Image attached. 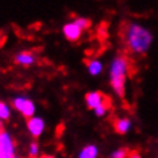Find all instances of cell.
Here are the masks:
<instances>
[{"label": "cell", "instance_id": "6da1fadb", "mask_svg": "<svg viewBox=\"0 0 158 158\" xmlns=\"http://www.w3.org/2000/svg\"><path fill=\"white\" fill-rule=\"evenodd\" d=\"M123 38L127 48L135 54L146 52L152 43V35L149 31L138 24H134V23H129L126 26Z\"/></svg>", "mask_w": 158, "mask_h": 158}, {"label": "cell", "instance_id": "7a4b0ae2", "mask_svg": "<svg viewBox=\"0 0 158 158\" xmlns=\"http://www.w3.org/2000/svg\"><path fill=\"white\" fill-rule=\"evenodd\" d=\"M129 69V62L125 56H117L113 60L111 69H110V78H111V86L119 97L125 95V81L126 74Z\"/></svg>", "mask_w": 158, "mask_h": 158}, {"label": "cell", "instance_id": "3957f363", "mask_svg": "<svg viewBox=\"0 0 158 158\" xmlns=\"http://www.w3.org/2000/svg\"><path fill=\"white\" fill-rule=\"evenodd\" d=\"M14 106H15V109L19 110V111H20L24 117L28 118V119L34 115L35 106H34L32 102H31L30 99H27V98H23V97L15 98L14 99Z\"/></svg>", "mask_w": 158, "mask_h": 158}, {"label": "cell", "instance_id": "277c9868", "mask_svg": "<svg viewBox=\"0 0 158 158\" xmlns=\"http://www.w3.org/2000/svg\"><path fill=\"white\" fill-rule=\"evenodd\" d=\"M63 32H64L66 38L69 39V40H77V39L81 36L82 28L75 22H73V23H67V24L63 27Z\"/></svg>", "mask_w": 158, "mask_h": 158}, {"label": "cell", "instance_id": "5b68a950", "mask_svg": "<svg viewBox=\"0 0 158 158\" xmlns=\"http://www.w3.org/2000/svg\"><path fill=\"white\" fill-rule=\"evenodd\" d=\"M107 99L106 97H103L99 91H93V93H89L86 95V102H87V106L95 110L98 106H101L103 102Z\"/></svg>", "mask_w": 158, "mask_h": 158}, {"label": "cell", "instance_id": "8992f818", "mask_svg": "<svg viewBox=\"0 0 158 158\" xmlns=\"http://www.w3.org/2000/svg\"><path fill=\"white\" fill-rule=\"evenodd\" d=\"M28 130L31 131V134H32L34 137H39L43 131V129H44V123H43V121L40 119V118H30L28 119Z\"/></svg>", "mask_w": 158, "mask_h": 158}, {"label": "cell", "instance_id": "52a82bcc", "mask_svg": "<svg viewBox=\"0 0 158 158\" xmlns=\"http://www.w3.org/2000/svg\"><path fill=\"white\" fill-rule=\"evenodd\" d=\"M114 129H115V131L119 133V134L127 133L129 129H130V121L127 118H119V119H117L114 122Z\"/></svg>", "mask_w": 158, "mask_h": 158}, {"label": "cell", "instance_id": "ba28073f", "mask_svg": "<svg viewBox=\"0 0 158 158\" xmlns=\"http://www.w3.org/2000/svg\"><path fill=\"white\" fill-rule=\"evenodd\" d=\"M79 158H98V149L97 146L90 145L87 148H85L79 154Z\"/></svg>", "mask_w": 158, "mask_h": 158}, {"label": "cell", "instance_id": "9c48e42d", "mask_svg": "<svg viewBox=\"0 0 158 158\" xmlns=\"http://www.w3.org/2000/svg\"><path fill=\"white\" fill-rule=\"evenodd\" d=\"M34 60H35L34 55H31V54H28V52H22V54H18V55H16V62L20 63V64H23V66H30V64H32Z\"/></svg>", "mask_w": 158, "mask_h": 158}, {"label": "cell", "instance_id": "30bf717a", "mask_svg": "<svg viewBox=\"0 0 158 158\" xmlns=\"http://www.w3.org/2000/svg\"><path fill=\"white\" fill-rule=\"evenodd\" d=\"M87 66H89V71H90V74H91V75H98L102 71V64L98 60L89 62Z\"/></svg>", "mask_w": 158, "mask_h": 158}, {"label": "cell", "instance_id": "8fae6325", "mask_svg": "<svg viewBox=\"0 0 158 158\" xmlns=\"http://www.w3.org/2000/svg\"><path fill=\"white\" fill-rule=\"evenodd\" d=\"M10 118V109L8 106L4 105L3 102H0V119H8Z\"/></svg>", "mask_w": 158, "mask_h": 158}, {"label": "cell", "instance_id": "7c38bea8", "mask_svg": "<svg viewBox=\"0 0 158 158\" xmlns=\"http://www.w3.org/2000/svg\"><path fill=\"white\" fill-rule=\"evenodd\" d=\"M109 106H110L109 99H106L101 106H98V107L95 109V114H97V115H99V117H101V115H103V114L106 113V110L109 109Z\"/></svg>", "mask_w": 158, "mask_h": 158}, {"label": "cell", "instance_id": "4fadbf2b", "mask_svg": "<svg viewBox=\"0 0 158 158\" xmlns=\"http://www.w3.org/2000/svg\"><path fill=\"white\" fill-rule=\"evenodd\" d=\"M127 157H129V150L119 149V150H117V152H114L110 158H127Z\"/></svg>", "mask_w": 158, "mask_h": 158}, {"label": "cell", "instance_id": "5bb4252c", "mask_svg": "<svg viewBox=\"0 0 158 158\" xmlns=\"http://www.w3.org/2000/svg\"><path fill=\"white\" fill-rule=\"evenodd\" d=\"M75 23L81 27L82 30L83 28H87V27L90 26V20H87V19H85V18H78L77 20H75Z\"/></svg>", "mask_w": 158, "mask_h": 158}, {"label": "cell", "instance_id": "9a60e30c", "mask_svg": "<svg viewBox=\"0 0 158 158\" xmlns=\"http://www.w3.org/2000/svg\"><path fill=\"white\" fill-rule=\"evenodd\" d=\"M38 153H39L38 143H35V142H32V143H31V146H30V156L32 157V158H35V157L38 156Z\"/></svg>", "mask_w": 158, "mask_h": 158}, {"label": "cell", "instance_id": "2e32d148", "mask_svg": "<svg viewBox=\"0 0 158 158\" xmlns=\"http://www.w3.org/2000/svg\"><path fill=\"white\" fill-rule=\"evenodd\" d=\"M129 158H142L138 153H131V154H129Z\"/></svg>", "mask_w": 158, "mask_h": 158}, {"label": "cell", "instance_id": "e0dca14e", "mask_svg": "<svg viewBox=\"0 0 158 158\" xmlns=\"http://www.w3.org/2000/svg\"><path fill=\"white\" fill-rule=\"evenodd\" d=\"M42 158H54L52 156H44V157H42Z\"/></svg>", "mask_w": 158, "mask_h": 158}, {"label": "cell", "instance_id": "ac0fdd59", "mask_svg": "<svg viewBox=\"0 0 158 158\" xmlns=\"http://www.w3.org/2000/svg\"><path fill=\"white\" fill-rule=\"evenodd\" d=\"M14 158H18V157H16V156H15V157H14Z\"/></svg>", "mask_w": 158, "mask_h": 158}, {"label": "cell", "instance_id": "d6986e66", "mask_svg": "<svg viewBox=\"0 0 158 158\" xmlns=\"http://www.w3.org/2000/svg\"><path fill=\"white\" fill-rule=\"evenodd\" d=\"M0 133H2V131H0Z\"/></svg>", "mask_w": 158, "mask_h": 158}]
</instances>
